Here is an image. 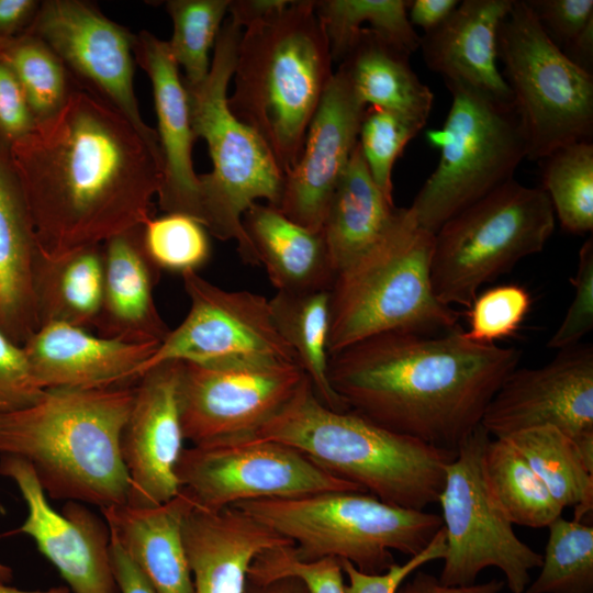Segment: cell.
<instances>
[{
    "label": "cell",
    "mask_w": 593,
    "mask_h": 593,
    "mask_svg": "<svg viewBox=\"0 0 593 593\" xmlns=\"http://www.w3.org/2000/svg\"><path fill=\"white\" fill-rule=\"evenodd\" d=\"M41 254L59 257L150 219L161 160L133 124L88 88L9 147Z\"/></svg>",
    "instance_id": "1"
},
{
    "label": "cell",
    "mask_w": 593,
    "mask_h": 593,
    "mask_svg": "<svg viewBox=\"0 0 593 593\" xmlns=\"http://www.w3.org/2000/svg\"><path fill=\"white\" fill-rule=\"evenodd\" d=\"M519 359V349L473 342L459 326L434 335L393 331L329 355L327 377L348 410L457 450Z\"/></svg>",
    "instance_id": "2"
},
{
    "label": "cell",
    "mask_w": 593,
    "mask_h": 593,
    "mask_svg": "<svg viewBox=\"0 0 593 593\" xmlns=\"http://www.w3.org/2000/svg\"><path fill=\"white\" fill-rule=\"evenodd\" d=\"M135 384L45 390L33 404L0 412V455L24 459L52 499L104 508L127 502L121 435Z\"/></svg>",
    "instance_id": "3"
},
{
    "label": "cell",
    "mask_w": 593,
    "mask_h": 593,
    "mask_svg": "<svg viewBox=\"0 0 593 593\" xmlns=\"http://www.w3.org/2000/svg\"><path fill=\"white\" fill-rule=\"evenodd\" d=\"M250 439L288 445L379 500L418 511L438 503L447 466L457 455L389 430L351 410L327 407L306 374Z\"/></svg>",
    "instance_id": "4"
},
{
    "label": "cell",
    "mask_w": 593,
    "mask_h": 593,
    "mask_svg": "<svg viewBox=\"0 0 593 593\" xmlns=\"http://www.w3.org/2000/svg\"><path fill=\"white\" fill-rule=\"evenodd\" d=\"M313 0L289 4L243 29L227 105L267 144L287 174L334 72Z\"/></svg>",
    "instance_id": "5"
},
{
    "label": "cell",
    "mask_w": 593,
    "mask_h": 593,
    "mask_svg": "<svg viewBox=\"0 0 593 593\" xmlns=\"http://www.w3.org/2000/svg\"><path fill=\"white\" fill-rule=\"evenodd\" d=\"M433 250L434 234L400 208L385 234L334 279L328 356L385 332L434 335L459 326V313L434 294Z\"/></svg>",
    "instance_id": "6"
},
{
    "label": "cell",
    "mask_w": 593,
    "mask_h": 593,
    "mask_svg": "<svg viewBox=\"0 0 593 593\" xmlns=\"http://www.w3.org/2000/svg\"><path fill=\"white\" fill-rule=\"evenodd\" d=\"M242 33L228 16L213 47L206 78L183 85L194 137L205 141L212 161V170L199 175L201 224L221 240H235L242 259L258 265L243 215L258 199L277 206L284 174L265 141L227 105Z\"/></svg>",
    "instance_id": "7"
},
{
    "label": "cell",
    "mask_w": 593,
    "mask_h": 593,
    "mask_svg": "<svg viewBox=\"0 0 593 593\" xmlns=\"http://www.w3.org/2000/svg\"><path fill=\"white\" fill-rule=\"evenodd\" d=\"M290 539L303 561L346 560L369 574L395 563L392 551L413 557L443 527L441 516L388 504L361 491L261 499L233 505Z\"/></svg>",
    "instance_id": "8"
},
{
    "label": "cell",
    "mask_w": 593,
    "mask_h": 593,
    "mask_svg": "<svg viewBox=\"0 0 593 593\" xmlns=\"http://www.w3.org/2000/svg\"><path fill=\"white\" fill-rule=\"evenodd\" d=\"M452 101L441 128L427 131L440 150L435 170L409 210L435 234L449 219L513 179L527 145L514 104L447 81Z\"/></svg>",
    "instance_id": "9"
},
{
    "label": "cell",
    "mask_w": 593,
    "mask_h": 593,
    "mask_svg": "<svg viewBox=\"0 0 593 593\" xmlns=\"http://www.w3.org/2000/svg\"><path fill=\"white\" fill-rule=\"evenodd\" d=\"M553 230L547 193L508 180L434 234L430 280L435 296L448 306L469 307L482 284L539 253Z\"/></svg>",
    "instance_id": "10"
},
{
    "label": "cell",
    "mask_w": 593,
    "mask_h": 593,
    "mask_svg": "<svg viewBox=\"0 0 593 593\" xmlns=\"http://www.w3.org/2000/svg\"><path fill=\"white\" fill-rule=\"evenodd\" d=\"M502 76L513 97L527 157L541 160L593 136V75L542 31L525 0H514L497 32Z\"/></svg>",
    "instance_id": "11"
},
{
    "label": "cell",
    "mask_w": 593,
    "mask_h": 593,
    "mask_svg": "<svg viewBox=\"0 0 593 593\" xmlns=\"http://www.w3.org/2000/svg\"><path fill=\"white\" fill-rule=\"evenodd\" d=\"M491 436L480 425L459 446L447 466L438 503L446 534L444 567L438 578L447 586H468L488 568L500 569L512 593H524L541 553L522 541L491 495L482 456Z\"/></svg>",
    "instance_id": "12"
},
{
    "label": "cell",
    "mask_w": 593,
    "mask_h": 593,
    "mask_svg": "<svg viewBox=\"0 0 593 593\" xmlns=\"http://www.w3.org/2000/svg\"><path fill=\"white\" fill-rule=\"evenodd\" d=\"M176 475L193 505L209 511L261 499L365 492L321 469L298 449L260 439L183 448Z\"/></svg>",
    "instance_id": "13"
},
{
    "label": "cell",
    "mask_w": 593,
    "mask_h": 593,
    "mask_svg": "<svg viewBox=\"0 0 593 593\" xmlns=\"http://www.w3.org/2000/svg\"><path fill=\"white\" fill-rule=\"evenodd\" d=\"M180 417L192 445L250 439L291 399L305 377L296 362L181 361Z\"/></svg>",
    "instance_id": "14"
},
{
    "label": "cell",
    "mask_w": 593,
    "mask_h": 593,
    "mask_svg": "<svg viewBox=\"0 0 593 593\" xmlns=\"http://www.w3.org/2000/svg\"><path fill=\"white\" fill-rule=\"evenodd\" d=\"M181 276L190 300L189 312L143 365L141 377L167 361L217 365L276 360L298 363L293 350L278 332L269 300L264 295L225 290L202 278L198 271Z\"/></svg>",
    "instance_id": "15"
},
{
    "label": "cell",
    "mask_w": 593,
    "mask_h": 593,
    "mask_svg": "<svg viewBox=\"0 0 593 593\" xmlns=\"http://www.w3.org/2000/svg\"><path fill=\"white\" fill-rule=\"evenodd\" d=\"M25 32L128 120L161 160L156 130L144 122L133 85L136 34L81 0L42 1Z\"/></svg>",
    "instance_id": "16"
},
{
    "label": "cell",
    "mask_w": 593,
    "mask_h": 593,
    "mask_svg": "<svg viewBox=\"0 0 593 593\" xmlns=\"http://www.w3.org/2000/svg\"><path fill=\"white\" fill-rule=\"evenodd\" d=\"M480 425L493 438L552 425L578 445L593 441L592 345L579 343L542 367L513 370Z\"/></svg>",
    "instance_id": "17"
},
{
    "label": "cell",
    "mask_w": 593,
    "mask_h": 593,
    "mask_svg": "<svg viewBox=\"0 0 593 593\" xmlns=\"http://www.w3.org/2000/svg\"><path fill=\"white\" fill-rule=\"evenodd\" d=\"M0 475L18 486L27 507L13 534H25L58 570L74 593H120L110 555V530L82 503L68 501L61 513L48 503L31 465L0 455Z\"/></svg>",
    "instance_id": "18"
},
{
    "label": "cell",
    "mask_w": 593,
    "mask_h": 593,
    "mask_svg": "<svg viewBox=\"0 0 593 593\" xmlns=\"http://www.w3.org/2000/svg\"><path fill=\"white\" fill-rule=\"evenodd\" d=\"M181 365H157L135 383L121 435V455L130 481L126 503L132 506H157L180 491L176 466L184 448L179 399Z\"/></svg>",
    "instance_id": "19"
},
{
    "label": "cell",
    "mask_w": 593,
    "mask_h": 593,
    "mask_svg": "<svg viewBox=\"0 0 593 593\" xmlns=\"http://www.w3.org/2000/svg\"><path fill=\"white\" fill-rule=\"evenodd\" d=\"M366 108L337 69L307 127L298 161L284 174L276 206L296 224L321 232L327 203L358 144Z\"/></svg>",
    "instance_id": "20"
},
{
    "label": "cell",
    "mask_w": 593,
    "mask_h": 593,
    "mask_svg": "<svg viewBox=\"0 0 593 593\" xmlns=\"http://www.w3.org/2000/svg\"><path fill=\"white\" fill-rule=\"evenodd\" d=\"M134 58L153 89L161 156L159 209L164 213L186 214L201 223L199 175L192 160L195 137L179 67L168 42L145 30L136 34Z\"/></svg>",
    "instance_id": "21"
},
{
    "label": "cell",
    "mask_w": 593,
    "mask_h": 593,
    "mask_svg": "<svg viewBox=\"0 0 593 593\" xmlns=\"http://www.w3.org/2000/svg\"><path fill=\"white\" fill-rule=\"evenodd\" d=\"M159 344L105 338L68 324L41 326L22 346L43 390L135 384Z\"/></svg>",
    "instance_id": "22"
},
{
    "label": "cell",
    "mask_w": 593,
    "mask_h": 593,
    "mask_svg": "<svg viewBox=\"0 0 593 593\" xmlns=\"http://www.w3.org/2000/svg\"><path fill=\"white\" fill-rule=\"evenodd\" d=\"M182 538L194 593H245L258 555L293 546L235 506L209 511L193 503L183 518Z\"/></svg>",
    "instance_id": "23"
},
{
    "label": "cell",
    "mask_w": 593,
    "mask_h": 593,
    "mask_svg": "<svg viewBox=\"0 0 593 593\" xmlns=\"http://www.w3.org/2000/svg\"><path fill=\"white\" fill-rule=\"evenodd\" d=\"M514 0H465L435 30L421 36L428 69L444 82L455 81L513 103L497 67V32Z\"/></svg>",
    "instance_id": "24"
},
{
    "label": "cell",
    "mask_w": 593,
    "mask_h": 593,
    "mask_svg": "<svg viewBox=\"0 0 593 593\" xmlns=\"http://www.w3.org/2000/svg\"><path fill=\"white\" fill-rule=\"evenodd\" d=\"M142 226L102 244L103 296L94 327L105 338L160 344L170 329L155 304L160 270L144 249Z\"/></svg>",
    "instance_id": "25"
},
{
    "label": "cell",
    "mask_w": 593,
    "mask_h": 593,
    "mask_svg": "<svg viewBox=\"0 0 593 593\" xmlns=\"http://www.w3.org/2000/svg\"><path fill=\"white\" fill-rule=\"evenodd\" d=\"M191 504L180 490L168 502L153 507L124 503L100 508L111 538L155 593H194L182 538L183 518Z\"/></svg>",
    "instance_id": "26"
},
{
    "label": "cell",
    "mask_w": 593,
    "mask_h": 593,
    "mask_svg": "<svg viewBox=\"0 0 593 593\" xmlns=\"http://www.w3.org/2000/svg\"><path fill=\"white\" fill-rule=\"evenodd\" d=\"M41 256L9 148L0 142V329L20 346L40 327L35 278Z\"/></svg>",
    "instance_id": "27"
},
{
    "label": "cell",
    "mask_w": 593,
    "mask_h": 593,
    "mask_svg": "<svg viewBox=\"0 0 593 593\" xmlns=\"http://www.w3.org/2000/svg\"><path fill=\"white\" fill-rule=\"evenodd\" d=\"M242 223L277 291L331 289L336 273L321 232L296 224L273 205L258 202L244 213Z\"/></svg>",
    "instance_id": "28"
},
{
    "label": "cell",
    "mask_w": 593,
    "mask_h": 593,
    "mask_svg": "<svg viewBox=\"0 0 593 593\" xmlns=\"http://www.w3.org/2000/svg\"><path fill=\"white\" fill-rule=\"evenodd\" d=\"M399 210L374 183L357 144L327 203L321 227L336 275L385 234Z\"/></svg>",
    "instance_id": "29"
},
{
    "label": "cell",
    "mask_w": 593,
    "mask_h": 593,
    "mask_svg": "<svg viewBox=\"0 0 593 593\" xmlns=\"http://www.w3.org/2000/svg\"><path fill=\"white\" fill-rule=\"evenodd\" d=\"M409 57L363 27L337 69L366 107L392 111L425 125L434 97L412 69Z\"/></svg>",
    "instance_id": "30"
},
{
    "label": "cell",
    "mask_w": 593,
    "mask_h": 593,
    "mask_svg": "<svg viewBox=\"0 0 593 593\" xmlns=\"http://www.w3.org/2000/svg\"><path fill=\"white\" fill-rule=\"evenodd\" d=\"M102 296V245L80 248L59 257L41 256L35 278L40 327L52 323L86 329L94 327Z\"/></svg>",
    "instance_id": "31"
},
{
    "label": "cell",
    "mask_w": 593,
    "mask_h": 593,
    "mask_svg": "<svg viewBox=\"0 0 593 593\" xmlns=\"http://www.w3.org/2000/svg\"><path fill=\"white\" fill-rule=\"evenodd\" d=\"M269 306L278 332L293 350L317 398L332 410H348L327 377L329 290L277 291Z\"/></svg>",
    "instance_id": "32"
},
{
    "label": "cell",
    "mask_w": 593,
    "mask_h": 593,
    "mask_svg": "<svg viewBox=\"0 0 593 593\" xmlns=\"http://www.w3.org/2000/svg\"><path fill=\"white\" fill-rule=\"evenodd\" d=\"M502 438L528 462L563 510L574 508L573 521L582 522L593 511V471L571 437L544 425Z\"/></svg>",
    "instance_id": "33"
},
{
    "label": "cell",
    "mask_w": 593,
    "mask_h": 593,
    "mask_svg": "<svg viewBox=\"0 0 593 593\" xmlns=\"http://www.w3.org/2000/svg\"><path fill=\"white\" fill-rule=\"evenodd\" d=\"M482 470L491 495L513 525L542 528L561 516L563 508L505 438H490Z\"/></svg>",
    "instance_id": "34"
},
{
    "label": "cell",
    "mask_w": 593,
    "mask_h": 593,
    "mask_svg": "<svg viewBox=\"0 0 593 593\" xmlns=\"http://www.w3.org/2000/svg\"><path fill=\"white\" fill-rule=\"evenodd\" d=\"M315 13L328 41L333 61L340 63L363 23H369L387 42L411 55L419 48L421 36L407 18L405 0H318Z\"/></svg>",
    "instance_id": "35"
},
{
    "label": "cell",
    "mask_w": 593,
    "mask_h": 593,
    "mask_svg": "<svg viewBox=\"0 0 593 593\" xmlns=\"http://www.w3.org/2000/svg\"><path fill=\"white\" fill-rule=\"evenodd\" d=\"M541 189L555 216L571 234L593 228V144L581 141L561 147L540 160Z\"/></svg>",
    "instance_id": "36"
},
{
    "label": "cell",
    "mask_w": 593,
    "mask_h": 593,
    "mask_svg": "<svg viewBox=\"0 0 593 593\" xmlns=\"http://www.w3.org/2000/svg\"><path fill=\"white\" fill-rule=\"evenodd\" d=\"M0 60L18 79L36 124L65 105L72 89L68 70L43 40L24 32L0 41Z\"/></svg>",
    "instance_id": "37"
},
{
    "label": "cell",
    "mask_w": 593,
    "mask_h": 593,
    "mask_svg": "<svg viewBox=\"0 0 593 593\" xmlns=\"http://www.w3.org/2000/svg\"><path fill=\"white\" fill-rule=\"evenodd\" d=\"M547 528L540 573L524 593H593V527L559 516Z\"/></svg>",
    "instance_id": "38"
},
{
    "label": "cell",
    "mask_w": 593,
    "mask_h": 593,
    "mask_svg": "<svg viewBox=\"0 0 593 593\" xmlns=\"http://www.w3.org/2000/svg\"><path fill=\"white\" fill-rule=\"evenodd\" d=\"M231 0H168L166 9L172 21L168 42L187 85L202 82L211 68L210 51L214 47Z\"/></svg>",
    "instance_id": "39"
},
{
    "label": "cell",
    "mask_w": 593,
    "mask_h": 593,
    "mask_svg": "<svg viewBox=\"0 0 593 593\" xmlns=\"http://www.w3.org/2000/svg\"><path fill=\"white\" fill-rule=\"evenodd\" d=\"M144 249L159 270L198 271L209 259L211 248L205 227L191 216L165 213L152 216L142 226Z\"/></svg>",
    "instance_id": "40"
},
{
    "label": "cell",
    "mask_w": 593,
    "mask_h": 593,
    "mask_svg": "<svg viewBox=\"0 0 593 593\" xmlns=\"http://www.w3.org/2000/svg\"><path fill=\"white\" fill-rule=\"evenodd\" d=\"M424 126L392 111L366 108L358 137L359 148L374 183L391 200L393 166L407 143Z\"/></svg>",
    "instance_id": "41"
},
{
    "label": "cell",
    "mask_w": 593,
    "mask_h": 593,
    "mask_svg": "<svg viewBox=\"0 0 593 593\" xmlns=\"http://www.w3.org/2000/svg\"><path fill=\"white\" fill-rule=\"evenodd\" d=\"M528 291L517 284H503L477 295L469 306L467 337L481 344L513 335L529 312Z\"/></svg>",
    "instance_id": "42"
},
{
    "label": "cell",
    "mask_w": 593,
    "mask_h": 593,
    "mask_svg": "<svg viewBox=\"0 0 593 593\" xmlns=\"http://www.w3.org/2000/svg\"><path fill=\"white\" fill-rule=\"evenodd\" d=\"M283 577H296L310 593H345L344 572L336 558L313 561L298 559L292 546L269 549L258 555L248 570L247 582L261 584Z\"/></svg>",
    "instance_id": "43"
},
{
    "label": "cell",
    "mask_w": 593,
    "mask_h": 593,
    "mask_svg": "<svg viewBox=\"0 0 593 593\" xmlns=\"http://www.w3.org/2000/svg\"><path fill=\"white\" fill-rule=\"evenodd\" d=\"M571 283L574 298L567 314L550 337L548 347L563 349L580 343L593 327V240L590 237L580 248L575 276Z\"/></svg>",
    "instance_id": "44"
},
{
    "label": "cell",
    "mask_w": 593,
    "mask_h": 593,
    "mask_svg": "<svg viewBox=\"0 0 593 593\" xmlns=\"http://www.w3.org/2000/svg\"><path fill=\"white\" fill-rule=\"evenodd\" d=\"M446 553V534L444 526L432 541L417 555L403 563H393L385 572L369 574L359 571L346 560H339L348 583L345 593H396L399 586L422 566L444 559Z\"/></svg>",
    "instance_id": "45"
},
{
    "label": "cell",
    "mask_w": 593,
    "mask_h": 593,
    "mask_svg": "<svg viewBox=\"0 0 593 593\" xmlns=\"http://www.w3.org/2000/svg\"><path fill=\"white\" fill-rule=\"evenodd\" d=\"M44 392L34 378L23 347L0 329V412L29 406Z\"/></svg>",
    "instance_id": "46"
},
{
    "label": "cell",
    "mask_w": 593,
    "mask_h": 593,
    "mask_svg": "<svg viewBox=\"0 0 593 593\" xmlns=\"http://www.w3.org/2000/svg\"><path fill=\"white\" fill-rule=\"evenodd\" d=\"M542 31L561 49L593 20V0H525Z\"/></svg>",
    "instance_id": "47"
},
{
    "label": "cell",
    "mask_w": 593,
    "mask_h": 593,
    "mask_svg": "<svg viewBox=\"0 0 593 593\" xmlns=\"http://www.w3.org/2000/svg\"><path fill=\"white\" fill-rule=\"evenodd\" d=\"M35 125L18 79L0 60V142L9 147L29 134Z\"/></svg>",
    "instance_id": "48"
},
{
    "label": "cell",
    "mask_w": 593,
    "mask_h": 593,
    "mask_svg": "<svg viewBox=\"0 0 593 593\" xmlns=\"http://www.w3.org/2000/svg\"><path fill=\"white\" fill-rule=\"evenodd\" d=\"M504 584L503 580L492 579L468 586H447L433 574L415 571L410 580H405L399 586L396 593H500Z\"/></svg>",
    "instance_id": "49"
},
{
    "label": "cell",
    "mask_w": 593,
    "mask_h": 593,
    "mask_svg": "<svg viewBox=\"0 0 593 593\" xmlns=\"http://www.w3.org/2000/svg\"><path fill=\"white\" fill-rule=\"evenodd\" d=\"M110 555L120 593H155L136 564L113 538L110 541Z\"/></svg>",
    "instance_id": "50"
},
{
    "label": "cell",
    "mask_w": 593,
    "mask_h": 593,
    "mask_svg": "<svg viewBox=\"0 0 593 593\" xmlns=\"http://www.w3.org/2000/svg\"><path fill=\"white\" fill-rule=\"evenodd\" d=\"M40 3L36 0H0V41L24 33Z\"/></svg>",
    "instance_id": "51"
},
{
    "label": "cell",
    "mask_w": 593,
    "mask_h": 593,
    "mask_svg": "<svg viewBox=\"0 0 593 593\" xmlns=\"http://www.w3.org/2000/svg\"><path fill=\"white\" fill-rule=\"evenodd\" d=\"M458 0H410L407 18L412 25L428 33L438 27L457 8Z\"/></svg>",
    "instance_id": "52"
},
{
    "label": "cell",
    "mask_w": 593,
    "mask_h": 593,
    "mask_svg": "<svg viewBox=\"0 0 593 593\" xmlns=\"http://www.w3.org/2000/svg\"><path fill=\"white\" fill-rule=\"evenodd\" d=\"M290 0H231L230 18L243 29L286 8Z\"/></svg>",
    "instance_id": "53"
},
{
    "label": "cell",
    "mask_w": 593,
    "mask_h": 593,
    "mask_svg": "<svg viewBox=\"0 0 593 593\" xmlns=\"http://www.w3.org/2000/svg\"><path fill=\"white\" fill-rule=\"evenodd\" d=\"M561 52L578 67L593 75V20Z\"/></svg>",
    "instance_id": "54"
},
{
    "label": "cell",
    "mask_w": 593,
    "mask_h": 593,
    "mask_svg": "<svg viewBox=\"0 0 593 593\" xmlns=\"http://www.w3.org/2000/svg\"><path fill=\"white\" fill-rule=\"evenodd\" d=\"M245 593H310L306 585L296 577H283L277 580L255 584L247 582Z\"/></svg>",
    "instance_id": "55"
},
{
    "label": "cell",
    "mask_w": 593,
    "mask_h": 593,
    "mask_svg": "<svg viewBox=\"0 0 593 593\" xmlns=\"http://www.w3.org/2000/svg\"><path fill=\"white\" fill-rule=\"evenodd\" d=\"M0 593H70V590L66 586L52 588L45 591H23L16 588L7 586L0 583Z\"/></svg>",
    "instance_id": "56"
},
{
    "label": "cell",
    "mask_w": 593,
    "mask_h": 593,
    "mask_svg": "<svg viewBox=\"0 0 593 593\" xmlns=\"http://www.w3.org/2000/svg\"><path fill=\"white\" fill-rule=\"evenodd\" d=\"M11 569L0 562V583L8 581L11 578Z\"/></svg>",
    "instance_id": "57"
}]
</instances>
